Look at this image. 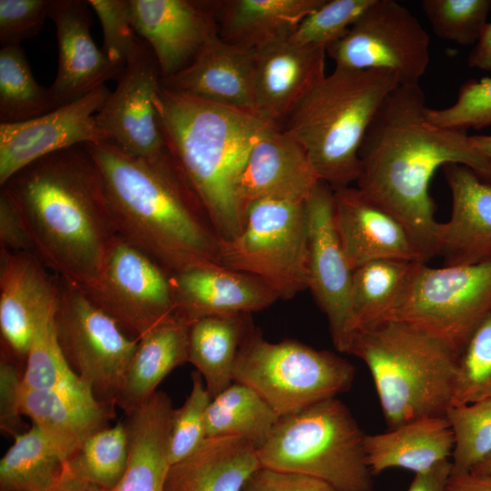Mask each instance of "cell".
Segmentation results:
<instances>
[{
    "mask_svg": "<svg viewBox=\"0 0 491 491\" xmlns=\"http://www.w3.org/2000/svg\"><path fill=\"white\" fill-rule=\"evenodd\" d=\"M55 305L35 330L25 361L22 384L31 389L90 391L72 371L60 349L54 323Z\"/></svg>",
    "mask_w": 491,
    "mask_h": 491,
    "instance_id": "74e56055",
    "label": "cell"
},
{
    "mask_svg": "<svg viewBox=\"0 0 491 491\" xmlns=\"http://www.w3.org/2000/svg\"><path fill=\"white\" fill-rule=\"evenodd\" d=\"M65 467V456L32 425L14 437L0 460V491H48Z\"/></svg>",
    "mask_w": 491,
    "mask_h": 491,
    "instance_id": "836d02e7",
    "label": "cell"
},
{
    "mask_svg": "<svg viewBox=\"0 0 491 491\" xmlns=\"http://www.w3.org/2000/svg\"><path fill=\"white\" fill-rule=\"evenodd\" d=\"M242 491H336L329 484L302 474L259 467Z\"/></svg>",
    "mask_w": 491,
    "mask_h": 491,
    "instance_id": "c3c4849f",
    "label": "cell"
},
{
    "mask_svg": "<svg viewBox=\"0 0 491 491\" xmlns=\"http://www.w3.org/2000/svg\"><path fill=\"white\" fill-rule=\"evenodd\" d=\"M54 323L65 361L101 402L116 406L138 339L79 288L58 279Z\"/></svg>",
    "mask_w": 491,
    "mask_h": 491,
    "instance_id": "8fae6325",
    "label": "cell"
},
{
    "mask_svg": "<svg viewBox=\"0 0 491 491\" xmlns=\"http://www.w3.org/2000/svg\"><path fill=\"white\" fill-rule=\"evenodd\" d=\"M416 263L379 259L353 270L350 297L356 331L386 318L402 296Z\"/></svg>",
    "mask_w": 491,
    "mask_h": 491,
    "instance_id": "e575fe53",
    "label": "cell"
},
{
    "mask_svg": "<svg viewBox=\"0 0 491 491\" xmlns=\"http://www.w3.org/2000/svg\"><path fill=\"white\" fill-rule=\"evenodd\" d=\"M154 105L165 142L219 239L234 238L245 221L238 179L252 146L270 125L161 85Z\"/></svg>",
    "mask_w": 491,
    "mask_h": 491,
    "instance_id": "277c9868",
    "label": "cell"
},
{
    "mask_svg": "<svg viewBox=\"0 0 491 491\" xmlns=\"http://www.w3.org/2000/svg\"><path fill=\"white\" fill-rule=\"evenodd\" d=\"M111 92L105 85L43 115L0 124V185L33 162L77 145L105 142L95 114Z\"/></svg>",
    "mask_w": 491,
    "mask_h": 491,
    "instance_id": "2e32d148",
    "label": "cell"
},
{
    "mask_svg": "<svg viewBox=\"0 0 491 491\" xmlns=\"http://www.w3.org/2000/svg\"><path fill=\"white\" fill-rule=\"evenodd\" d=\"M334 224L354 270L379 259L426 263V252L406 225L356 186L334 190Z\"/></svg>",
    "mask_w": 491,
    "mask_h": 491,
    "instance_id": "ac0fdd59",
    "label": "cell"
},
{
    "mask_svg": "<svg viewBox=\"0 0 491 491\" xmlns=\"http://www.w3.org/2000/svg\"><path fill=\"white\" fill-rule=\"evenodd\" d=\"M135 34L151 48L161 78L188 66L218 34L216 4L189 0H130Z\"/></svg>",
    "mask_w": 491,
    "mask_h": 491,
    "instance_id": "e0dca14e",
    "label": "cell"
},
{
    "mask_svg": "<svg viewBox=\"0 0 491 491\" xmlns=\"http://www.w3.org/2000/svg\"><path fill=\"white\" fill-rule=\"evenodd\" d=\"M190 324L175 315L138 338L116 406L128 413L147 400L175 367L188 363Z\"/></svg>",
    "mask_w": 491,
    "mask_h": 491,
    "instance_id": "4dcf8cb0",
    "label": "cell"
},
{
    "mask_svg": "<svg viewBox=\"0 0 491 491\" xmlns=\"http://www.w3.org/2000/svg\"><path fill=\"white\" fill-rule=\"evenodd\" d=\"M451 472V460H448L430 470L415 474L407 491H445Z\"/></svg>",
    "mask_w": 491,
    "mask_h": 491,
    "instance_id": "f907efd6",
    "label": "cell"
},
{
    "mask_svg": "<svg viewBox=\"0 0 491 491\" xmlns=\"http://www.w3.org/2000/svg\"><path fill=\"white\" fill-rule=\"evenodd\" d=\"M18 360L1 348L0 356V429L14 437L22 432L20 395L23 373Z\"/></svg>",
    "mask_w": 491,
    "mask_h": 491,
    "instance_id": "7dc6e473",
    "label": "cell"
},
{
    "mask_svg": "<svg viewBox=\"0 0 491 491\" xmlns=\"http://www.w3.org/2000/svg\"><path fill=\"white\" fill-rule=\"evenodd\" d=\"M85 294L136 339L175 315L170 275L118 235L99 280Z\"/></svg>",
    "mask_w": 491,
    "mask_h": 491,
    "instance_id": "4fadbf2b",
    "label": "cell"
},
{
    "mask_svg": "<svg viewBox=\"0 0 491 491\" xmlns=\"http://www.w3.org/2000/svg\"><path fill=\"white\" fill-rule=\"evenodd\" d=\"M1 188L18 207L44 265L85 293L93 288L117 235L100 170L86 145L33 162Z\"/></svg>",
    "mask_w": 491,
    "mask_h": 491,
    "instance_id": "7a4b0ae2",
    "label": "cell"
},
{
    "mask_svg": "<svg viewBox=\"0 0 491 491\" xmlns=\"http://www.w3.org/2000/svg\"><path fill=\"white\" fill-rule=\"evenodd\" d=\"M253 328L251 314L207 316L190 325L188 363L202 376L211 399L234 382L239 350Z\"/></svg>",
    "mask_w": 491,
    "mask_h": 491,
    "instance_id": "1f68e13d",
    "label": "cell"
},
{
    "mask_svg": "<svg viewBox=\"0 0 491 491\" xmlns=\"http://www.w3.org/2000/svg\"><path fill=\"white\" fill-rule=\"evenodd\" d=\"M31 252L0 248L1 348L25 361L35 330L56 304L59 283Z\"/></svg>",
    "mask_w": 491,
    "mask_h": 491,
    "instance_id": "ffe728a7",
    "label": "cell"
},
{
    "mask_svg": "<svg viewBox=\"0 0 491 491\" xmlns=\"http://www.w3.org/2000/svg\"><path fill=\"white\" fill-rule=\"evenodd\" d=\"M254 51L255 115L281 128L298 102L326 75V48L299 45L288 38Z\"/></svg>",
    "mask_w": 491,
    "mask_h": 491,
    "instance_id": "44dd1931",
    "label": "cell"
},
{
    "mask_svg": "<svg viewBox=\"0 0 491 491\" xmlns=\"http://www.w3.org/2000/svg\"><path fill=\"white\" fill-rule=\"evenodd\" d=\"M160 80V69L151 48L138 37L115 91L95 114L105 141L134 156L153 155L166 146L154 105Z\"/></svg>",
    "mask_w": 491,
    "mask_h": 491,
    "instance_id": "9a60e30c",
    "label": "cell"
},
{
    "mask_svg": "<svg viewBox=\"0 0 491 491\" xmlns=\"http://www.w3.org/2000/svg\"><path fill=\"white\" fill-rule=\"evenodd\" d=\"M320 182L300 145L281 128L269 126L252 146L237 183V197L248 204L275 199L305 203Z\"/></svg>",
    "mask_w": 491,
    "mask_h": 491,
    "instance_id": "603a6c76",
    "label": "cell"
},
{
    "mask_svg": "<svg viewBox=\"0 0 491 491\" xmlns=\"http://www.w3.org/2000/svg\"><path fill=\"white\" fill-rule=\"evenodd\" d=\"M175 314L188 324L213 316L251 314L278 298L260 278L210 263L171 274Z\"/></svg>",
    "mask_w": 491,
    "mask_h": 491,
    "instance_id": "7402d4cb",
    "label": "cell"
},
{
    "mask_svg": "<svg viewBox=\"0 0 491 491\" xmlns=\"http://www.w3.org/2000/svg\"><path fill=\"white\" fill-rule=\"evenodd\" d=\"M423 12L440 38L476 45L491 9V0H424Z\"/></svg>",
    "mask_w": 491,
    "mask_h": 491,
    "instance_id": "60d3db41",
    "label": "cell"
},
{
    "mask_svg": "<svg viewBox=\"0 0 491 491\" xmlns=\"http://www.w3.org/2000/svg\"><path fill=\"white\" fill-rule=\"evenodd\" d=\"M490 313L491 260L440 268L416 263L402 296L385 320L421 330L458 356Z\"/></svg>",
    "mask_w": 491,
    "mask_h": 491,
    "instance_id": "30bf717a",
    "label": "cell"
},
{
    "mask_svg": "<svg viewBox=\"0 0 491 491\" xmlns=\"http://www.w3.org/2000/svg\"><path fill=\"white\" fill-rule=\"evenodd\" d=\"M491 397V313L457 356L451 406Z\"/></svg>",
    "mask_w": 491,
    "mask_h": 491,
    "instance_id": "ab89813d",
    "label": "cell"
},
{
    "mask_svg": "<svg viewBox=\"0 0 491 491\" xmlns=\"http://www.w3.org/2000/svg\"><path fill=\"white\" fill-rule=\"evenodd\" d=\"M259 467L256 448L247 440L206 437L192 454L169 466L164 491H242Z\"/></svg>",
    "mask_w": 491,
    "mask_h": 491,
    "instance_id": "83f0119b",
    "label": "cell"
},
{
    "mask_svg": "<svg viewBox=\"0 0 491 491\" xmlns=\"http://www.w3.org/2000/svg\"><path fill=\"white\" fill-rule=\"evenodd\" d=\"M471 472L491 478V455L486 457L481 464L476 466Z\"/></svg>",
    "mask_w": 491,
    "mask_h": 491,
    "instance_id": "9f6ffc18",
    "label": "cell"
},
{
    "mask_svg": "<svg viewBox=\"0 0 491 491\" xmlns=\"http://www.w3.org/2000/svg\"><path fill=\"white\" fill-rule=\"evenodd\" d=\"M445 491H491V478L473 472L451 473Z\"/></svg>",
    "mask_w": 491,
    "mask_h": 491,
    "instance_id": "816d5d0a",
    "label": "cell"
},
{
    "mask_svg": "<svg viewBox=\"0 0 491 491\" xmlns=\"http://www.w3.org/2000/svg\"><path fill=\"white\" fill-rule=\"evenodd\" d=\"M104 35L102 50L113 62L125 64L137 43L131 24L130 0H88Z\"/></svg>",
    "mask_w": 491,
    "mask_h": 491,
    "instance_id": "f6af8a7d",
    "label": "cell"
},
{
    "mask_svg": "<svg viewBox=\"0 0 491 491\" xmlns=\"http://www.w3.org/2000/svg\"><path fill=\"white\" fill-rule=\"evenodd\" d=\"M325 0H231L218 5L219 36L249 49L288 39Z\"/></svg>",
    "mask_w": 491,
    "mask_h": 491,
    "instance_id": "f546056e",
    "label": "cell"
},
{
    "mask_svg": "<svg viewBox=\"0 0 491 491\" xmlns=\"http://www.w3.org/2000/svg\"><path fill=\"white\" fill-rule=\"evenodd\" d=\"M398 85L389 71L336 66L304 95L281 129L300 144L320 181L333 190L349 186L360 174L366 133Z\"/></svg>",
    "mask_w": 491,
    "mask_h": 491,
    "instance_id": "5b68a950",
    "label": "cell"
},
{
    "mask_svg": "<svg viewBox=\"0 0 491 491\" xmlns=\"http://www.w3.org/2000/svg\"><path fill=\"white\" fill-rule=\"evenodd\" d=\"M172 400L155 391L146 401L125 413L128 436L126 470L112 491H164L169 463Z\"/></svg>",
    "mask_w": 491,
    "mask_h": 491,
    "instance_id": "4316f807",
    "label": "cell"
},
{
    "mask_svg": "<svg viewBox=\"0 0 491 491\" xmlns=\"http://www.w3.org/2000/svg\"><path fill=\"white\" fill-rule=\"evenodd\" d=\"M48 88L33 76L21 45L0 49V124L30 120L53 111Z\"/></svg>",
    "mask_w": 491,
    "mask_h": 491,
    "instance_id": "d590c367",
    "label": "cell"
},
{
    "mask_svg": "<svg viewBox=\"0 0 491 491\" xmlns=\"http://www.w3.org/2000/svg\"><path fill=\"white\" fill-rule=\"evenodd\" d=\"M128 436L124 421L89 436L65 461V469L106 491L122 479L128 463Z\"/></svg>",
    "mask_w": 491,
    "mask_h": 491,
    "instance_id": "8d00e7d4",
    "label": "cell"
},
{
    "mask_svg": "<svg viewBox=\"0 0 491 491\" xmlns=\"http://www.w3.org/2000/svg\"><path fill=\"white\" fill-rule=\"evenodd\" d=\"M425 114L431 124L446 129L466 131L491 125V77L465 82L454 104L442 109L426 107Z\"/></svg>",
    "mask_w": 491,
    "mask_h": 491,
    "instance_id": "ee69618b",
    "label": "cell"
},
{
    "mask_svg": "<svg viewBox=\"0 0 491 491\" xmlns=\"http://www.w3.org/2000/svg\"><path fill=\"white\" fill-rule=\"evenodd\" d=\"M219 265L260 278L281 299L307 289L306 204L275 199L248 204L241 232L220 240Z\"/></svg>",
    "mask_w": 491,
    "mask_h": 491,
    "instance_id": "9c48e42d",
    "label": "cell"
},
{
    "mask_svg": "<svg viewBox=\"0 0 491 491\" xmlns=\"http://www.w3.org/2000/svg\"><path fill=\"white\" fill-rule=\"evenodd\" d=\"M445 416L454 436L451 473L471 472L491 455V397L450 406Z\"/></svg>",
    "mask_w": 491,
    "mask_h": 491,
    "instance_id": "f35d334b",
    "label": "cell"
},
{
    "mask_svg": "<svg viewBox=\"0 0 491 491\" xmlns=\"http://www.w3.org/2000/svg\"><path fill=\"white\" fill-rule=\"evenodd\" d=\"M346 354L367 366L389 429L446 416L457 354L439 339L406 323L384 320L357 329Z\"/></svg>",
    "mask_w": 491,
    "mask_h": 491,
    "instance_id": "8992f818",
    "label": "cell"
},
{
    "mask_svg": "<svg viewBox=\"0 0 491 491\" xmlns=\"http://www.w3.org/2000/svg\"><path fill=\"white\" fill-rule=\"evenodd\" d=\"M86 147L119 237L169 275L219 264L220 239L167 145L149 156L127 155L107 141Z\"/></svg>",
    "mask_w": 491,
    "mask_h": 491,
    "instance_id": "3957f363",
    "label": "cell"
},
{
    "mask_svg": "<svg viewBox=\"0 0 491 491\" xmlns=\"http://www.w3.org/2000/svg\"><path fill=\"white\" fill-rule=\"evenodd\" d=\"M309 289L326 315L335 347L346 353L356 331L351 307L353 269L334 224V190L320 181L306 201Z\"/></svg>",
    "mask_w": 491,
    "mask_h": 491,
    "instance_id": "5bb4252c",
    "label": "cell"
},
{
    "mask_svg": "<svg viewBox=\"0 0 491 491\" xmlns=\"http://www.w3.org/2000/svg\"><path fill=\"white\" fill-rule=\"evenodd\" d=\"M468 65L491 71V22L487 23L468 56Z\"/></svg>",
    "mask_w": 491,
    "mask_h": 491,
    "instance_id": "f5cc1de1",
    "label": "cell"
},
{
    "mask_svg": "<svg viewBox=\"0 0 491 491\" xmlns=\"http://www.w3.org/2000/svg\"><path fill=\"white\" fill-rule=\"evenodd\" d=\"M51 0H0L1 47L20 45L40 31Z\"/></svg>",
    "mask_w": 491,
    "mask_h": 491,
    "instance_id": "bcb514c9",
    "label": "cell"
},
{
    "mask_svg": "<svg viewBox=\"0 0 491 491\" xmlns=\"http://www.w3.org/2000/svg\"><path fill=\"white\" fill-rule=\"evenodd\" d=\"M279 418L253 388L234 381L210 400L205 413V434L206 437H242L257 449Z\"/></svg>",
    "mask_w": 491,
    "mask_h": 491,
    "instance_id": "d6a6232c",
    "label": "cell"
},
{
    "mask_svg": "<svg viewBox=\"0 0 491 491\" xmlns=\"http://www.w3.org/2000/svg\"><path fill=\"white\" fill-rule=\"evenodd\" d=\"M253 49L212 36L193 62L160 85L185 95L255 115ZM256 116V115H255Z\"/></svg>",
    "mask_w": 491,
    "mask_h": 491,
    "instance_id": "cb8c5ba5",
    "label": "cell"
},
{
    "mask_svg": "<svg viewBox=\"0 0 491 491\" xmlns=\"http://www.w3.org/2000/svg\"><path fill=\"white\" fill-rule=\"evenodd\" d=\"M115 405L89 390L31 389L22 384L20 411L66 459L97 431L109 426Z\"/></svg>",
    "mask_w": 491,
    "mask_h": 491,
    "instance_id": "484cf974",
    "label": "cell"
},
{
    "mask_svg": "<svg viewBox=\"0 0 491 491\" xmlns=\"http://www.w3.org/2000/svg\"><path fill=\"white\" fill-rule=\"evenodd\" d=\"M0 248L34 253L23 216L11 195L4 188H1L0 192Z\"/></svg>",
    "mask_w": 491,
    "mask_h": 491,
    "instance_id": "681fc988",
    "label": "cell"
},
{
    "mask_svg": "<svg viewBox=\"0 0 491 491\" xmlns=\"http://www.w3.org/2000/svg\"><path fill=\"white\" fill-rule=\"evenodd\" d=\"M419 84L399 85L384 100L363 139L356 187L410 230L430 259L436 255V204L430 181L439 167L459 164L491 184V160L466 131L438 127L425 114Z\"/></svg>",
    "mask_w": 491,
    "mask_h": 491,
    "instance_id": "6da1fadb",
    "label": "cell"
},
{
    "mask_svg": "<svg viewBox=\"0 0 491 491\" xmlns=\"http://www.w3.org/2000/svg\"><path fill=\"white\" fill-rule=\"evenodd\" d=\"M473 146L491 160V135H470Z\"/></svg>",
    "mask_w": 491,
    "mask_h": 491,
    "instance_id": "11a10c76",
    "label": "cell"
},
{
    "mask_svg": "<svg viewBox=\"0 0 491 491\" xmlns=\"http://www.w3.org/2000/svg\"><path fill=\"white\" fill-rule=\"evenodd\" d=\"M211 397L202 376L192 373V388L179 408H174L169 430V463L192 454L206 438L205 413Z\"/></svg>",
    "mask_w": 491,
    "mask_h": 491,
    "instance_id": "7bdbcfd3",
    "label": "cell"
},
{
    "mask_svg": "<svg viewBox=\"0 0 491 491\" xmlns=\"http://www.w3.org/2000/svg\"><path fill=\"white\" fill-rule=\"evenodd\" d=\"M374 0H325L289 38L304 46L326 48L342 37Z\"/></svg>",
    "mask_w": 491,
    "mask_h": 491,
    "instance_id": "b9f144b4",
    "label": "cell"
},
{
    "mask_svg": "<svg viewBox=\"0 0 491 491\" xmlns=\"http://www.w3.org/2000/svg\"><path fill=\"white\" fill-rule=\"evenodd\" d=\"M355 367L327 350L296 340L272 343L255 327L239 350L234 381L253 388L279 416L347 391Z\"/></svg>",
    "mask_w": 491,
    "mask_h": 491,
    "instance_id": "ba28073f",
    "label": "cell"
},
{
    "mask_svg": "<svg viewBox=\"0 0 491 491\" xmlns=\"http://www.w3.org/2000/svg\"><path fill=\"white\" fill-rule=\"evenodd\" d=\"M452 195L449 220L438 223L436 255L445 266H467L491 260V184L459 164L443 166Z\"/></svg>",
    "mask_w": 491,
    "mask_h": 491,
    "instance_id": "d4e9b609",
    "label": "cell"
},
{
    "mask_svg": "<svg viewBox=\"0 0 491 491\" xmlns=\"http://www.w3.org/2000/svg\"><path fill=\"white\" fill-rule=\"evenodd\" d=\"M48 18L58 44L57 75L48 87L54 110L119 78L125 65L111 61L94 43L88 1L51 0Z\"/></svg>",
    "mask_w": 491,
    "mask_h": 491,
    "instance_id": "d6986e66",
    "label": "cell"
},
{
    "mask_svg": "<svg viewBox=\"0 0 491 491\" xmlns=\"http://www.w3.org/2000/svg\"><path fill=\"white\" fill-rule=\"evenodd\" d=\"M365 436L349 409L332 397L280 416L256 454L263 467L312 476L336 491H372Z\"/></svg>",
    "mask_w": 491,
    "mask_h": 491,
    "instance_id": "52a82bcc",
    "label": "cell"
},
{
    "mask_svg": "<svg viewBox=\"0 0 491 491\" xmlns=\"http://www.w3.org/2000/svg\"><path fill=\"white\" fill-rule=\"evenodd\" d=\"M429 35L394 0H374L345 35L328 45L336 66L392 72L399 85L419 84L430 61Z\"/></svg>",
    "mask_w": 491,
    "mask_h": 491,
    "instance_id": "7c38bea8",
    "label": "cell"
},
{
    "mask_svg": "<svg viewBox=\"0 0 491 491\" xmlns=\"http://www.w3.org/2000/svg\"><path fill=\"white\" fill-rule=\"evenodd\" d=\"M364 449L373 476L396 467L418 474L450 460L454 436L445 416H426L385 433L366 435Z\"/></svg>",
    "mask_w": 491,
    "mask_h": 491,
    "instance_id": "f1b7e54d",
    "label": "cell"
},
{
    "mask_svg": "<svg viewBox=\"0 0 491 491\" xmlns=\"http://www.w3.org/2000/svg\"><path fill=\"white\" fill-rule=\"evenodd\" d=\"M48 491H106L84 479H81L65 469L60 479Z\"/></svg>",
    "mask_w": 491,
    "mask_h": 491,
    "instance_id": "db71d44e",
    "label": "cell"
}]
</instances>
